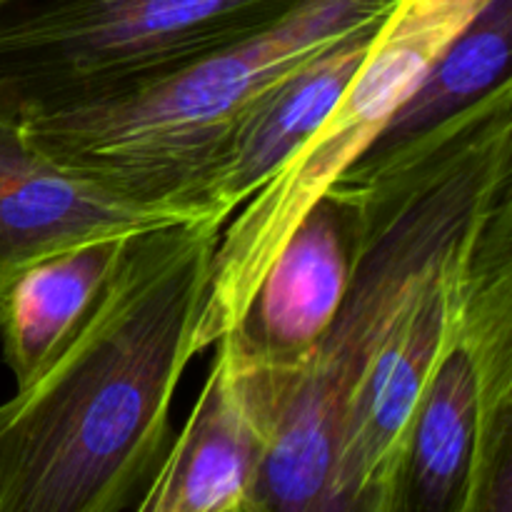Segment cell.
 Here are the masks:
<instances>
[{
	"mask_svg": "<svg viewBox=\"0 0 512 512\" xmlns=\"http://www.w3.org/2000/svg\"><path fill=\"white\" fill-rule=\"evenodd\" d=\"M488 0H398L333 113L223 225L195 325L198 355L238 325L310 205L353 168Z\"/></svg>",
	"mask_w": 512,
	"mask_h": 512,
	"instance_id": "5",
	"label": "cell"
},
{
	"mask_svg": "<svg viewBox=\"0 0 512 512\" xmlns=\"http://www.w3.org/2000/svg\"><path fill=\"white\" fill-rule=\"evenodd\" d=\"M183 218L200 215L125 198L55 163L18 125L0 123V303L40 260Z\"/></svg>",
	"mask_w": 512,
	"mask_h": 512,
	"instance_id": "10",
	"label": "cell"
},
{
	"mask_svg": "<svg viewBox=\"0 0 512 512\" xmlns=\"http://www.w3.org/2000/svg\"><path fill=\"white\" fill-rule=\"evenodd\" d=\"M460 512H512V433L490 448Z\"/></svg>",
	"mask_w": 512,
	"mask_h": 512,
	"instance_id": "14",
	"label": "cell"
},
{
	"mask_svg": "<svg viewBox=\"0 0 512 512\" xmlns=\"http://www.w3.org/2000/svg\"><path fill=\"white\" fill-rule=\"evenodd\" d=\"M223 225L130 235L53 360L0 405V512H128L170 445V408Z\"/></svg>",
	"mask_w": 512,
	"mask_h": 512,
	"instance_id": "2",
	"label": "cell"
},
{
	"mask_svg": "<svg viewBox=\"0 0 512 512\" xmlns=\"http://www.w3.org/2000/svg\"><path fill=\"white\" fill-rule=\"evenodd\" d=\"M335 183L358 203L353 273L323 340L280 393L250 512H370L340 485L345 415L395 320L512 200V80Z\"/></svg>",
	"mask_w": 512,
	"mask_h": 512,
	"instance_id": "1",
	"label": "cell"
},
{
	"mask_svg": "<svg viewBox=\"0 0 512 512\" xmlns=\"http://www.w3.org/2000/svg\"><path fill=\"white\" fill-rule=\"evenodd\" d=\"M380 23L338 40L270 88L238 120L218 158L205 170L190 198V210L218 225L228 223L333 113L368 58Z\"/></svg>",
	"mask_w": 512,
	"mask_h": 512,
	"instance_id": "11",
	"label": "cell"
},
{
	"mask_svg": "<svg viewBox=\"0 0 512 512\" xmlns=\"http://www.w3.org/2000/svg\"><path fill=\"white\" fill-rule=\"evenodd\" d=\"M395 3L298 0L263 28L158 83L38 115L18 128L55 163L125 198L198 215L190 198L238 120L293 70L380 23Z\"/></svg>",
	"mask_w": 512,
	"mask_h": 512,
	"instance_id": "3",
	"label": "cell"
},
{
	"mask_svg": "<svg viewBox=\"0 0 512 512\" xmlns=\"http://www.w3.org/2000/svg\"><path fill=\"white\" fill-rule=\"evenodd\" d=\"M275 408L268 373L245 363L225 340L203 390L170 438L153 480L128 512H213L248 498Z\"/></svg>",
	"mask_w": 512,
	"mask_h": 512,
	"instance_id": "9",
	"label": "cell"
},
{
	"mask_svg": "<svg viewBox=\"0 0 512 512\" xmlns=\"http://www.w3.org/2000/svg\"><path fill=\"white\" fill-rule=\"evenodd\" d=\"M355 243L358 203L345 185L333 183L295 225L243 318L220 340L255 368L300 373L343 305Z\"/></svg>",
	"mask_w": 512,
	"mask_h": 512,
	"instance_id": "8",
	"label": "cell"
},
{
	"mask_svg": "<svg viewBox=\"0 0 512 512\" xmlns=\"http://www.w3.org/2000/svg\"><path fill=\"white\" fill-rule=\"evenodd\" d=\"M510 40L512 0H488L468 28L435 60L365 155H380L438 128L508 83Z\"/></svg>",
	"mask_w": 512,
	"mask_h": 512,
	"instance_id": "13",
	"label": "cell"
},
{
	"mask_svg": "<svg viewBox=\"0 0 512 512\" xmlns=\"http://www.w3.org/2000/svg\"><path fill=\"white\" fill-rule=\"evenodd\" d=\"M512 433V243L480 273L458 338L400 440L383 512H460L490 448Z\"/></svg>",
	"mask_w": 512,
	"mask_h": 512,
	"instance_id": "6",
	"label": "cell"
},
{
	"mask_svg": "<svg viewBox=\"0 0 512 512\" xmlns=\"http://www.w3.org/2000/svg\"><path fill=\"white\" fill-rule=\"evenodd\" d=\"M213 512H250V505H248V498H240L235 500V503H228L225 508H218Z\"/></svg>",
	"mask_w": 512,
	"mask_h": 512,
	"instance_id": "15",
	"label": "cell"
},
{
	"mask_svg": "<svg viewBox=\"0 0 512 512\" xmlns=\"http://www.w3.org/2000/svg\"><path fill=\"white\" fill-rule=\"evenodd\" d=\"M128 238H105L25 270L0 303V338L18 388L28 385L78 330Z\"/></svg>",
	"mask_w": 512,
	"mask_h": 512,
	"instance_id": "12",
	"label": "cell"
},
{
	"mask_svg": "<svg viewBox=\"0 0 512 512\" xmlns=\"http://www.w3.org/2000/svg\"><path fill=\"white\" fill-rule=\"evenodd\" d=\"M508 243L512 200L490 215L473 245L395 320L355 390L340 435V485L370 512H383L385 485L415 405L458 338L480 273Z\"/></svg>",
	"mask_w": 512,
	"mask_h": 512,
	"instance_id": "7",
	"label": "cell"
},
{
	"mask_svg": "<svg viewBox=\"0 0 512 512\" xmlns=\"http://www.w3.org/2000/svg\"><path fill=\"white\" fill-rule=\"evenodd\" d=\"M298 0H0V123L123 98Z\"/></svg>",
	"mask_w": 512,
	"mask_h": 512,
	"instance_id": "4",
	"label": "cell"
}]
</instances>
